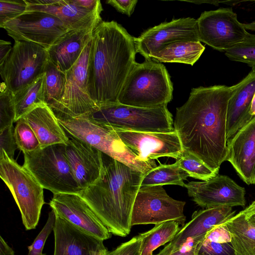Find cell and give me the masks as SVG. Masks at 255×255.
I'll return each mask as SVG.
<instances>
[{"label": "cell", "instance_id": "cell-9", "mask_svg": "<svg viewBox=\"0 0 255 255\" xmlns=\"http://www.w3.org/2000/svg\"><path fill=\"white\" fill-rule=\"evenodd\" d=\"M92 39L75 64L65 73V87L61 98L49 106L58 119L86 117L99 108L91 99L88 89V68Z\"/></svg>", "mask_w": 255, "mask_h": 255}, {"label": "cell", "instance_id": "cell-20", "mask_svg": "<svg viewBox=\"0 0 255 255\" xmlns=\"http://www.w3.org/2000/svg\"><path fill=\"white\" fill-rule=\"evenodd\" d=\"M53 255H106L103 240L76 227L56 214Z\"/></svg>", "mask_w": 255, "mask_h": 255}, {"label": "cell", "instance_id": "cell-39", "mask_svg": "<svg viewBox=\"0 0 255 255\" xmlns=\"http://www.w3.org/2000/svg\"><path fill=\"white\" fill-rule=\"evenodd\" d=\"M14 132L13 126L0 130V158L6 156L10 159H14L15 151L18 148Z\"/></svg>", "mask_w": 255, "mask_h": 255}, {"label": "cell", "instance_id": "cell-21", "mask_svg": "<svg viewBox=\"0 0 255 255\" xmlns=\"http://www.w3.org/2000/svg\"><path fill=\"white\" fill-rule=\"evenodd\" d=\"M226 161L247 184H255V117L227 140Z\"/></svg>", "mask_w": 255, "mask_h": 255}, {"label": "cell", "instance_id": "cell-38", "mask_svg": "<svg viewBox=\"0 0 255 255\" xmlns=\"http://www.w3.org/2000/svg\"><path fill=\"white\" fill-rule=\"evenodd\" d=\"M197 255H236L231 244L217 243L204 239L199 245Z\"/></svg>", "mask_w": 255, "mask_h": 255}, {"label": "cell", "instance_id": "cell-1", "mask_svg": "<svg viewBox=\"0 0 255 255\" xmlns=\"http://www.w3.org/2000/svg\"><path fill=\"white\" fill-rule=\"evenodd\" d=\"M231 87L192 88L187 101L176 108L173 127L183 150L219 172L227 155L228 104Z\"/></svg>", "mask_w": 255, "mask_h": 255}, {"label": "cell", "instance_id": "cell-26", "mask_svg": "<svg viewBox=\"0 0 255 255\" xmlns=\"http://www.w3.org/2000/svg\"><path fill=\"white\" fill-rule=\"evenodd\" d=\"M224 224L230 233L236 255H255V226L248 222L242 211Z\"/></svg>", "mask_w": 255, "mask_h": 255}, {"label": "cell", "instance_id": "cell-29", "mask_svg": "<svg viewBox=\"0 0 255 255\" xmlns=\"http://www.w3.org/2000/svg\"><path fill=\"white\" fill-rule=\"evenodd\" d=\"M180 225L171 221L155 225L147 232L139 234L141 246L139 255H153L157 248L171 242L180 231Z\"/></svg>", "mask_w": 255, "mask_h": 255}, {"label": "cell", "instance_id": "cell-7", "mask_svg": "<svg viewBox=\"0 0 255 255\" xmlns=\"http://www.w3.org/2000/svg\"><path fill=\"white\" fill-rule=\"evenodd\" d=\"M86 117L115 130L161 132L175 130L172 116L167 106L144 108L117 103L99 108Z\"/></svg>", "mask_w": 255, "mask_h": 255}, {"label": "cell", "instance_id": "cell-14", "mask_svg": "<svg viewBox=\"0 0 255 255\" xmlns=\"http://www.w3.org/2000/svg\"><path fill=\"white\" fill-rule=\"evenodd\" d=\"M136 53L146 60L170 44L178 41H200L197 19L183 17L164 22L134 37Z\"/></svg>", "mask_w": 255, "mask_h": 255}, {"label": "cell", "instance_id": "cell-35", "mask_svg": "<svg viewBox=\"0 0 255 255\" xmlns=\"http://www.w3.org/2000/svg\"><path fill=\"white\" fill-rule=\"evenodd\" d=\"M15 118L13 95L2 82L0 86V130L13 126Z\"/></svg>", "mask_w": 255, "mask_h": 255}, {"label": "cell", "instance_id": "cell-25", "mask_svg": "<svg viewBox=\"0 0 255 255\" xmlns=\"http://www.w3.org/2000/svg\"><path fill=\"white\" fill-rule=\"evenodd\" d=\"M23 117L34 131L40 147L68 142L69 137L67 133L47 104L36 108Z\"/></svg>", "mask_w": 255, "mask_h": 255}, {"label": "cell", "instance_id": "cell-37", "mask_svg": "<svg viewBox=\"0 0 255 255\" xmlns=\"http://www.w3.org/2000/svg\"><path fill=\"white\" fill-rule=\"evenodd\" d=\"M26 8L25 0H0V26L24 12Z\"/></svg>", "mask_w": 255, "mask_h": 255}, {"label": "cell", "instance_id": "cell-42", "mask_svg": "<svg viewBox=\"0 0 255 255\" xmlns=\"http://www.w3.org/2000/svg\"><path fill=\"white\" fill-rule=\"evenodd\" d=\"M204 238L217 243L231 242L230 233L224 223L216 226L208 232Z\"/></svg>", "mask_w": 255, "mask_h": 255}, {"label": "cell", "instance_id": "cell-8", "mask_svg": "<svg viewBox=\"0 0 255 255\" xmlns=\"http://www.w3.org/2000/svg\"><path fill=\"white\" fill-rule=\"evenodd\" d=\"M0 177L14 198L25 230L35 229L45 204L43 187L23 165L6 156L0 158Z\"/></svg>", "mask_w": 255, "mask_h": 255}, {"label": "cell", "instance_id": "cell-48", "mask_svg": "<svg viewBox=\"0 0 255 255\" xmlns=\"http://www.w3.org/2000/svg\"><path fill=\"white\" fill-rule=\"evenodd\" d=\"M243 25L246 29L255 31V21L251 23H243Z\"/></svg>", "mask_w": 255, "mask_h": 255}, {"label": "cell", "instance_id": "cell-6", "mask_svg": "<svg viewBox=\"0 0 255 255\" xmlns=\"http://www.w3.org/2000/svg\"><path fill=\"white\" fill-rule=\"evenodd\" d=\"M58 120L69 135L134 169L145 173L157 166L155 161L146 163L137 160L136 155L124 143L114 129L106 125L87 117Z\"/></svg>", "mask_w": 255, "mask_h": 255}, {"label": "cell", "instance_id": "cell-30", "mask_svg": "<svg viewBox=\"0 0 255 255\" xmlns=\"http://www.w3.org/2000/svg\"><path fill=\"white\" fill-rule=\"evenodd\" d=\"M188 176L187 173L176 162L172 164H160L144 174L141 186L176 185L185 187L184 180Z\"/></svg>", "mask_w": 255, "mask_h": 255}, {"label": "cell", "instance_id": "cell-3", "mask_svg": "<svg viewBox=\"0 0 255 255\" xmlns=\"http://www.w3.org/2000/svg\"><path fill=\"white\" fill-rule=\"evenodd\" d=\"M103 158V177L80 195L111 234L125 237L130 232L133 205L146 173L104 153Z\"/></svg>", "mask_w": 255, "mask_h": 255}, {"label": "cell", "instance_id": "cell-24", "mask_svg": "<svg viewBox=\"0 0 255 255\" xmlns=\"http://www.w3.org/2000/svg\"><path fill=\"white\" fill-rule=\"evenodd\" d=\"M95 28L69 31L47 50L49 60L58 70L66 72L77 62L92 39Z\"/></svg>", "mask_w": 255, "mask_h": 255}, {"label": "cell", "instance_id": "cell-27", "mask_svg": "<svg viewBox=\"0 0 255 255\" xmlns=\"http://www.w3.org/2000/svg\"><path fill=\"white\" fill-rule=\"evenodd\" d=\"M205 49L200 41H178L152 54L150 59L159 63H179L192 66L200 58Z\"/></svg>", "mask_w": 255, "mask_h": 255}, {"label": "cell", "instance_id": "cell-50", "mask_svg": "<svg viewBox=\"0 0 255 255\" xmlns=\"http://www.w3.org/2000/svg\"><path fill=\"white\" fill-rule=\"evenodd\" d=\"M44 255H45V254H44Z\"/></svg>", "mask_w": 255, "mask_h": 255}, {"label": "cell", "instance_id": "cell-41", "mask_svg": "<svg viewBox=\"0 0 255 255\" xmlns=\"http://www.w3.org/2000/svg\"><path fill=\"white\" fill-rule=\"evenodd\" d=\"M140 246L141 238L138 234L113 251L108 252L106 255H139Z\"/></svg>", "mask_w": 255, "mask_h": 255}, {"label": "cell", "instance_id": "cell-36", "mask_svg": "<svg viewBox=\"0 0 255 255\" xmlns=\"http://www.w3.org/2000/svg\"><path fill=\"white\" fill-rule=\"evenodd\" d=\"M56 220V214L51 210L49 213L48 219L40 232L37 235L33 243L27 247V255H44L42 253L45 242L52 232Z\"/></svg>", "mask_w": 255, "mask_h": 255}, {"label": "cell", "instance_id": "cell-16", "mask_svg": "<svg viewBox=\"0 0 255 255\" xmlns=\"http://www.w3.org/2000/svg\"><path fill=\"white\" fill-rule=\"evenodd\" d=\"M188 195L198 206L206 208L246 205V191L226 175L218 174L203 181L186 184Z\"/></svg>", "mask_w": 255, "mask_h": 255}, {"label": "cell", "instance_id": "cell-5", "mask_svg": "<svg viewBox=\"0 0 255 255\" xmlns=\"http://www.w3.org/2000/svg\"><path fill=\"white\" fill-rule=\"evenodd\" d=\"M23 166L44 189L53 194H81L83 190L78 183L68 162L65 144L49 145L24 152Z\"/></svg>", "mask_w": 255, "mask_h": 255}, {"label": "cell", "instance_id": "cell-31", "mask_svg": "<svg viewBox=\"0 0 255 255\" xmlns=\"http://www.w3.org/2000/svg\"><path fill=\"white\" fill-rule=\"evenodd\" d=\"M45 98L46 104L50 106L57 102L64 93L66 74L49 60L44 70Z\"/></svg>", "mask_w": 255, "mask_h": 255}, {"label": "cell", "instance_id": "cell-33", "mask_svg": "<svg viewBox=\"0 0 255 255\" xmlns=\"http://www.w3.org/2000/svg\"><path fill=\"white\" fill-rule=\"evenodd\" d=\"M225 55L234 61L246 63L255 72V35L247 33L240 43L228 49Z\"/></svg>", "mask_w": 255, "mask_h": 255}, {"label": "cell", "instance_id": "cell-23", "mask_svg": "<svg viewBox=\"0 0 255 255\" xmlns=\"http://www.w3.org/2000/svg\"><path fill=\"white\" fill-rule=\"evenodd\" d=\"M231 96L227 113V140L250 121L249 110L255 94V72H251L239 83L231 86Z\"/></svg>", "mask_w": 255, "mask_h": 255}, {"label": "cell", "instance_id": "cell-17", "mask_svg": "<svg viewBox=\"0 0 255 255\" xmlns=\"http://www.w3.org/2000/svg\"><path fill=\"white\" fill-rule=\"evenodd\" d=\"M49 204L57 215L78 229L103 241L111 237V233L80 194H54Z\"/></svg>", "mask_w": 255, "mask_h": 255}, {"label": "cell", "instance_id": "cell-10", "mask_svg": "<svg viewBox=\"0 0 255 255\" xmlns=\"http://www.w3.org/2000/svg\"><path fill=\"white\" fill-rule=\"evenodd\" d=\"M49 61L47 50L33 43L14 41L12 50L0 65L3 82L13 96L43 75Z\"/></svg>", "mask_w": 255, "mask_h": 255}, {"label": "cell", "instance_id": "cell-2", "mask_svg": "<svg viewBox=\"0 0 255 255\" xmlns=\"http://www.w3.org/2000/svg\"><path fill=\"white\" fill-rule=\"evenodd\" d=\"M88 89L99 108L116 104L136 62L134 37L116 21H102L94 29Z\"/></svg>", "mask_w": 255, "mask_h": 255}, {"label": "cell", "instance_id": "cell-12", "mask_svg": "<svg viewBox=\"0 0 255 255\" xmlns=\"http://www.w3.org/2000/svg\"><path fill=\"white\" fill-rule=\"evenodd\" d=\"M0 27L14 41L33 43L47 50L71 30L56 16L35 10L25 11Z\"/></svg>", "mask_w": 255, "mask_h": 255}, {"label": "cell", "instance_id": "cell-49", "mask_svg": "<svg viewBox=\"0 0 255 255\" xmlns=\"http://www.w3.org/2000/svg\"><path fill=\"white\" fill-rule=\"evenodd\" d=\"M186 1L194 3L195 4H201L202 3H208L215 4L216 5H218V3L219 2V1H187L186 0Z\"/></svg>", "mask_w": 255, "mask_h": 255}, {"label": "cell", "instance_id": "cell-40", "mask_svg": "<svg viewBox=\"0 0 255 255\" xmlns=\"http://www.w3.org/2000/svg\"><path fill=\"white\" fill-rule=\"evenodd\" d=\"M204 238L191 239L175 249L165 246L155 255H197L199 245Z\"/></svg>", "mask_w": 255, "mask_h": 255}, {"label": "cell", "instance_id": "cell-34", "mask_svg": "<svg viewBox=\"0 0 255 255\" xmlns=\"http://www.w3.org/2000/svg\"><path fill=\"white\" fill-rule=\"evenodd\" d=\"M14 132L17 147L23 153L33 151L40 147L34 131L23 117L16 122Z\"/></svg>", "mask_w": 255, "mask_h": 255}, {"label": "cell", "instance_id": "cell-43", "mask_svg": "<svg viewBox=\"0 0 255 255\" xmlns=\"http://www.w3.org/2000/svg\"><path fill=\"white\" fill-rule=\"evenodd\" d=\"M137 0H109L106 2L114 7L118 11L130 16L134 11Z\"/></svg>", "mask_w": 255, "mask_h": 255}, {"label": "cell", "instance_id": "cell-13", "mask_svg": "<svg viewBox=\"0 0 255 255\" xmlns=\"http://www.w3.org/2000/svg\"><path fill=\"white\" fill-rule=\"evenodd\" d=\"M197 21L200 41L220 52L242 42L248 32L230 7L205 11Z\"/></svg>", "mask_w": 255, "mask_h": 255}, {"label": "cell", "instance_id": "cell-19", "mask_svg": "<svg viewBox=\"0 0 255 255\" xmlns=\"http://www.w3.org/2000/svg\"><path fill=\"white\" fill-rule=\"evenodd\" d=\"M26 11L45 12L59 18L71 30L95 28L102 21V6L91 9L76 0H25Z\"/></svg>", "mask_w": 255, "mask_h": 255}, {"label": "cell", "instance_id": "cell-46", "mask_svg": "<svg viewBox=\"0 0 255 255\" xmlns=\"http://www.w3.org/2000/svg\"><path fill=\"white\" fill-rule=\"evenodd\" d=\"M0 255H15L14 252L2 236L0 237Z\"/></svg>", "mask_w": 255, "mask_h": 255}, {"label": "cell", "instance_id": "cell-4", "mask_svg": "<svg viewBox=\"0 0 255 255\" xmlns=\"http://www.w3.org/2000/svg\"><path fill=\"white\" fill-rule=\"evenodd\" d=\"M173 88L165 66L153 60L136 63L127 77L118 98L123 105L155 108L172 99Z\"/></svg>", "mask_w": 255, "mask_h": 255}, {"label": "cell", "instance_id": "cell-28", "mask_svg": "<svg viewBox=\"0 0 255 255\" xmlns=\"http://www.w3.org/2000/svg\"><path fill=\"white\" fill-rule=\"evenodd\" d=\"M15 122L36 108L46 104L45 98V73L13 96Z\"/></svg>", "mask_w": 255, "mask_h": 255}, {"label": "cell", "instance_id": "cell-44", "mask_svg": "<svg viewBox=\"0 0 255 255\" xmlns=\"http://www.w3.org/2000/svg\"><path fill=\"white\" fill-rule=\"evenodd\" d=\"M12 49L9 41L0 40V65H2L10 54Z\"/></svg>", "mask_w": 255, "mask_h": 255}, {"label": "cell", "instance_id": "cell-11", "mask_svg": "<svg viewBox=\"0 0 255 255\" xmlns=\"http://www.w3.org/2000/svg\"><path fill=\"white\" fill-rule=\"evenodd\" d=\"M186 202L169 196L162 186H140L133 205L131 226L175 221L182 227Z\"/></svg>", "mask_w": 255, "mask_h": 255}, {"label": "cell", "instance_id": "cell-45", "mask_svg": "<svg viewBox=\"0 0 255 255\" xmlns=\"http://www.w3.org/2000/svg\"><path fill=\"white\" fill-rule=\"evenodd\" d=\"M242 212L248 222L255 226V200Z\"/></svg>", "mask_w": 255, "mask_h": 255}, {"label": "cell", "instance_id": "cell-18", "mask_svg": "<svg viewBox=\"0 0 255 255\" xmlns=\"http://www.w3.org/2000/svg\"><path fill=\"white\" fill-rule=\"evenodd\" d=\"M67 135L66 156L78 183L84 190L103 177L105 170L103 153L81 140Z\"/></svg>", "mask_w": 255, "mask_h": 255}, {"label": "cell", "instance_id": "cell-15", "mask_svg": "<svg viewBox=\"0 0 255 255\" xmlns=\"http://www.w3.org/2000/svg\"><path fill=\"white\" fill-rule=\"evenodd\" d=\"M114 130L141 162L151 163L161 157L176 159L183 150L175 130L167 132Z\"/></svg>", "mask_w": 255, "mask_h": 255}, {"label": "cell", "instance_id": "cell-32", "mask_svg": "<svg viewBox=\"0 0 255 255\" xmlns=\"http://www.w3.org/2000/svg\"><path fill=\"white\" fill-rule=\"evenodd\" d=\"M176 160L175 162L180 168L186 171L189 176L195 179L206 181L219 173L212 170L199 158L184 150Z\"/></svg>", "mask_w": 255, "mask_h": 255}, {"label": "cell", "instance_id": "cell-22", "mask_svg": "<svg viewBox=\"0 0 255 255\" xmlns=\"http://www.w3.org/2000/svg\"><path fill=\"white\" fill-rule=\"evenodd\" d=\"M230 207L206 208L194 212L191 220L185 224L166 247L175 249L191 239L205 237L217 226L223 224L235 215Z\"/></svg>", "mask_w": 255, "mask_h": 255}, {"label": "cell", "instance_id": "cell-47", "mask_svg": "<svg viewBox=\"0 0 255 255\" xmlns=\"http://www.w3.org/2000/svg\"><path fill=\"white\" fill-rule=\"evenodd\" d=\"M254 117H255V94L253 98L248 112V118L250 121Z\"/></svg>", "mask_w": 255, "mask_h": 255}]
</instances>
